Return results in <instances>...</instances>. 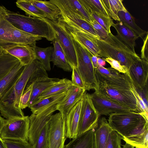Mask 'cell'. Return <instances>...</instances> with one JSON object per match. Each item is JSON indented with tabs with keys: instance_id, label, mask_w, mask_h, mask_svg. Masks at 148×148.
<instances>
[{
	"instance_id": "1",
	"label": "cell",
	"mask_w": 148,
	"mask_h": 148,
	"mask_svg": "<svg viewBox=\"0 0 148 148\" xmlns=\"http://www.w3.org/2000/svg\"><path fill=\"white\" fill-rule=\"evenodd\" d=\"M95 40L99 50L98 56L116 60L128 69L136 60L140 59L135 51L111 33L105 39L95 38Z\"/></svg>"
},
{
	"instance_id": "2",
	"label": "cell",
	"mask_w": 148,
	"mask_h": 148,
	"mask_svg": "<svg viewBox=\"0 0 148 148\" xmlns=\"http://www.w3.org/2000/svg\"><path fill=\"white\" fill-rule=\"evenodd\" d=\"M5 19L17 29L27 33L53 41L56 34L51 25L43 19L8 12Z\"/></svg>"
},
{
	"instance_id": "3",
	"label": "cell",
	"mask_w": 148,
	"mask_h": 148,
	"mask_svg": "<svg viewBox=\"0 0 148 148\" xmlns=\"http://www.w3.org/2000/svg\"><path fill=\"white\" fill-rule=\"evenodd\" d=\"M74 47L77 61V68L83 81L86 90L97 91L98 84L92 64V55L83 46L70 34Z\"/></svg>"
},
{
	"instance_id": "4",
	"label": "cell",
	"mask_w": 148,
	"mask_h": 148,
	"mask_svg": "<svg viewBox=\"0 0 148 148\" xmlns=\"http://www.w3.org/2000/svg\"><path fill=\"white\" fill-rule=\"evenodd\" d=\"M108 124L122 137L127 136L141 125L148 123L140 113L129 111L109 115Z\"/></svg>"
},
{
	"instance_id": "5",
	"label": "cell",
	"mask_w": 148,
	"mask_h": 148,
	"mask_svg": "<svg viewBox=\"0 0 148 148\" xmlns=\"http://www.w3.org/2000/svg\"><path fill=\"white\" fill-rule=\"evenodd\" d=\"M60 9L61 14L58 21L66 27L87 33L96 39H100L96 35L91 24L79 14L65 5L61 0H50Z\"/></svg>"
},
{
	"instance_id": "6",
	"label": "cell",
	"mask_w": 148,
	"mask_h": 148,
	"mask_svg": "<svg viewBox=\"0 0 148 148\" xmlns=\"http://www.w3.org/2000/svg\"><path fill=\"white\" fill-rule=\"evenodd\" d=\"M98 84V90L95 91L127 107L131 111L140 113L137 101L131 88L107 85L100 83Z\"/></svg>"
},
{
	"instance_id": "7",
	"label": "cell",
	"mask_w": 148,
	"mask_h": 148,
	"mask_svg": "<svg viewBox=\"0 0 148 148\" xmlns=\"http://www.w3.org/2000/svg\"><path fill=\"white\" fill-rule=\"evenodd\" d=\"M100 116L94 107L90 94L86 91L82 98L77 136L96 129Z\"/></svg>"
},
{
	"instance_id": "8",
	"label": "cell",
	"mask_w": 148,
	"mask_h": 148,
	"mask_svg": "<svg viewBox=\"0 0 148 148\" xmlns=\"http://www.w3.org/2000/svg\"><path fill=\"white\" fill-rule=\"evenodd\" d=\"M54 29L56 34L55 39L59 43L64 52L68 62L72 67H77L75 52L70 34L66 26L58 21H52L45 18Z\"/></svg>"
},
{
	"instance_id": "9",
	"label": "cell",
	"mask_w": 148,
	"mask_h": 148,
	"mask_svg": "<svg viewBox=\"0 0 148 148\" xmlns=\"http://www.w3.org/2000/svg\"><path fill=\"white\" fill-rule=\"evenodd\" d=\"M29 127L28 116L8 120L0 132V137L3 140L28 142Z\"/></svg>"
},
{
	"instance_id": "10",
	"label": "cell",
	"mask_w": 148,
	"mask_h": 148,
	"mask_svg": "<svg viewBox=\"0 0 148 148\" xmlns=\"http://www.w3.org/2000/svg\"><path fill=\"white\" fill-rule=\"evenodd\" d=\"M42 38L22 31L14 26L7 21L5 31L2 42V47L5 49L18 45H36V41Z\"/></svg>"
},
{
	"instance_id": "11",
	"label": "cell",
	"mask_w": 148,
	"mask_h": 148,
	"mask_svg": "<svg viewBox=\"0 0 148 148\" xmlns=\"http://www.w3.org/2000/svg\"><path fill=\"white\" fill-rule=\"evenodd\" d=\"M57 104H52L32 113L29 116L28 142L32 146L35 143L40 132L51 116L57 110Z\"/></svg>"
},
{
	"instance_id": "12",
	"label": "cell",
	"mask_w": 148,
	"mask_h": 148,
	"mask_svg": "<svg viewBox=\"0 0 148 148\" xmlns=\"http://www.w3.org/2000/svg\"><path fill=\"white\" fill-rule=\"evenodd\" d=\"M86 91L84 88L72 85L67 90L64 97L57 104L56 110L59 111L62 115L64 132L67 115L73 107L81 100Z\"/></svg>"
},
{
	"instance_id": "13",
	"label": "cell",
	"mask_w": 148,
	"mask_h": 148,
	"mask_svg": "<svg viewBox=\"0 0 148 148\" xmlns=\"http://www.w3.org/2000/svg\"><path fill=\"white\" fill-rule=\"evenodd\" d=\"M90 95L94 107L99 115L107 116L112 113L131 111L97 91Z\"/></svg>"
},
{
	"instance_id": "14",
	"label": "cell",
	"mask_w": 148,
	"mask_h": 148,
	"mask_svg": "<svg viewBox=\"0 0 148 148\" xmlns=\"http://www.w3.org/2000/svg\"><path fill=\"white\" fill-rule=\"evenodd\" d=\"M49 148H64L66 139L63 129L62 116L60 112L52 114L49 121Z\"/></svg>"
},
{
	"instance_id": "15",
	"label": "cell",
	"mask_w": 148,
	"mask_h": 148,
	"mask_svg": "<svg viewBox=\"0 0 148 148\" xmlns=\"http://www.w3.org/2000/svg\"><path fill=\"white\" fill-rule=\"evenodd\" d=\"M15 84L0 99L1 115L8 120L21 118L25 116L22 110L18 109L15 107Z\"/></svg>"
},
{
	"instance_id": "16",
	"label": "cell",
	"mask_w": 148,
	"mask_h": 148,
	"mask_svg": "<svg viewBox=\"0 0 148 148\" xmlns=\"http://www.w3.org/2000/svg\"><path fill=\"white\" fill-rule=\"evenodd\" d=\"M129 76L136 89H143L148 85V61L140 59L136 60L128 69Z\"/></svg>"
},
{
	"instance_id": "17",
	"label": "cell",
	"mask_w": 148,
	"mask_h": 148,
	"mask_svg": "<svg viewBox=\"0 0 148 148\" xmlns=\"http://www.w3.org/2000/svg\"><path fill=\"white\" fill-rule=\"evenodd\" d=\"M39 62L38 60H35L29 64L25 66L22 73L15 84V107L18 109L22 110L20 107L21 97L29 78L37 69Z\"/></svg>"
},
{
	"instance_id": "18",
	"label": "cell",
	"mask_w": 148,
	"mask_h": 148,
	"mask_svg": "<svg viewBox=\"0 0 148 148\" xmlns=\"http://www.w3.org/2000/svg\"><path fill=\"white\" fill-rule=\"evenodd\" d=\"M82 99L71 110L65 120L64 132L66 138L73 139L77 136V130Z\"/></svg>"
},
{
	"instance_id": "19",
	"label": "cell",
	"mask_w": 148,
	"mask_h": 148,
	"mask_svg": "<svg viewBox=\"0 0 148 148\" xmlns=\"http://www.w3.org/2000/svg\"><path fill=\"white\" fill-rule=\"evenodd\" d=\"M122 138L126 143L136 148H148V123L141 125L129 135Z\"/></svg>"
},
{
	"instance_id": "20",
	"label": "cell",
	"mask_w": 148,
	"mask_h": 148,
	"mask_svg": "<svg viewBox=\"0 0 148 148\" xmlns=\"http://www.w3.org/2000/svg\"><path fill=\"white\" fill-rule=\"evenodd\" d=\"M17 58L24 66L36 60L35 53L32 46L18 45L4 51Z\"/></svg>"
},
{
	"instance_id": "21",
	"label": "cell",
	"mask_w": 148,
	"mask_h": 148,
	"mask_svg": "<svg viewBox=\"0 0 148 148\" xmlns=\"http://www.w3.org/2000/svg\"><path fill=\"white\" fill-rule=\"evenodd\" d=\"M66 27L70 34L86 48L92 56H98L99 50L95 38L87 33L77 31Z\"/></svg>"
},
{
	"instance_id": "22",
	"label": "cell",
	"mask_w": 148,
	"mask_h": 148,
	"mask_svg": "<svg viewBox=\"0 0 148 148\" xmlns=\"http://www.w3.org/2000/svg\"><path fill=\"white\" fill-rule=\"evenodd\" d=\"M112 130L105 117L99 119L94 132V148H105L109 135Z\"/></svg>"
},
{
	"instance_id": "23",
	"label": "cell",
	"mask_w": 148,
	"mask_h": 148,
	"mask_svg": "<svg viewBox=\"0 0 148 148\" xmlns=\"http://www.w3.org/2000/svg\"><path fill=\"white\" fill-rule=\"evenodd\" d=\"M25 66L21 62L0 80V99L14 85L22 73Z\"/></svg>"
},
{
	"instance_id": "24",
	"label": "cell",
	"mask_w": 148,
	"mask_h": 148,
	"mask_svg": "<svg viewBox=\"0 0 148 148\" xmlns=\"http://www.w3.org/2000/svg\"><path fill=\"white\" fill-rule=\"evenodd\" d=\"M112 26L116 30V36L135 51V41L139 38L138 36L121 21L116 24L114 23Z\"/></svg>"
},
{
	"instance_id": "25",
	"label": "cell",
	"mask_w": 148,
	"mask_h": 148,
	"mask_svg": "<svg viewBox=\"0 0 148 148\" xmlns=\"http://www.w3.org/2000/svg\"><path fill=\"white\" fill-rule=\"evenodd\" d=\"M60 79L56 78H47L36 81L33 84L32 91L28 107L35 102L42 93L48 88L57 82Z\"/></svg>"
},
{
	"instance_id": "26",
	"label": "cell",
	"mask_w": 148,
	"mask_h": 148,
	"mask_svg": "<svg viewBox=\"0 0 148 148\" xmlns=\"http://www.w3.org/2000/svg\"><path fill=\"white\" fill-rule=\"evenodd\" d=\"M53 50L51 59L53 64L65 71L71 72L72 68L61 47L58 41L55 39L53 41Z\"/></svg>"
},
{
	"instance_id": "27",
	"label": "cell",
	"mask_w": 148,
	"mask_h": 148,
	"mask_svg": "<svg viewBox=\"0 0 148 148\" xmlns=\"http://www.w3.org/2000/svg\"><path fill=\"white\" fill-rule=\"evenodd\" d=\"M94 130H90L73 139L64 148H94Z\"/></svg>"
},
{
	"instance_id": "28",
	"label": "cell",
	"mask_w": 148,
	"mask_h": 148,
	"mask_svg": "<svg viewBox=\"0 0 148 148\" xmlns=\"http://www.w3.org/2000/svg\"><path fill=\"white\" fill-rule=\"evenodd\" d=\"M32 4L36 6L47 16L49 19L56 21L61 15L60 9L54 4L49 1L29 0Z\"/></svg>"
},
{
	"instance_id": "29",
	"label": "cell",
	"mask_w": 148,
	"mask_h": 148,
	"mask_svg": "<svg viewBox=\"0 0 148 148\" xmlns=\"http://www.w3.org/2000/svg\"><path fill=\"white\" fill-rule=\"evenodd\" d=\"M20 62L17 58L3 51L0 54V80Z\"/></svg>"
},
{
	"instance_id": "30",
	"label": "cell",
	"mask_w": 148,
	"mask_h": 148,
	"mask_svg": "<svg viewBox=\"0 0 148 148\" xmlns=\"http://www.w3.org/2000/svg\"><path fill=\"white\" fill-rule=\"evenodd\" d=\"M72 85L71 81L69 79L66 78L60 79L57 82L43 92L38 97L37 101L67 90Z\"/></svg>"
},
{
	"instance_id": "31",
	"label": "cell",
	"mask_w": 148,
	"mask_h": 148,
	"mask_svg": "<svg viewBox=\"0 0 148 148\" xmlns=\"http://www.w3.org/2000/svg\"><path fill=\"white\" fill-rule=\"evenodd\" d=\"M36 60H38L46 71L51 70L50 62L53 47H49L45 48L39 47L35 45L33 46Z\"/></svg>"
},
{
	"instance_id": "32",
	"label": "cell",
	"mask_w": 148,
	"mask_h": 148,
	"mask_svg": "<svg viewBox=\"0 0 148 148\" xmlns=\"http://www.w3.org/2000/svg\"><path fill=\"white\" fill-rule=\"evenodd\" d=\"M120 21L134 32L139 37L143 38L148 32L142 29L135 23V20L130 14L127 11H120L118 13Z\"/></svg>"
},
{
	"instance_id": "33",
	"label": "cell",
	"mask_w": 148,
	"mask_h": 148,
	"mask_svg": "<svg viewBox=\"0 0 148 148\" xmlns=\"http://www.w3.org/2000/svg\"><path fill=\"white\" fill-rule=\"evenodd\" d=\"M67 91H65L37 101L29 108L32 113L50 105L57 104L64 97Z\"/></svg>"
},
{
	"instance_id": "34",
	"label": "cell",
	"mask_w": 148,
	"mask_h": 148,
	"mask_svg": "<svg viewBox=\"0 0 148 148\" xmlns=\"http://www.w3.org/2000/svg\"><path fill=\"white\" fill-rule=\"evenodd\" d=\"M16 3L18 8L30 16L43 19L47 18V15L32 4L29 0H18Z\"/></svg>"
},
{
	"instance_id": "35",
	"label": "cell",
	"mask_w": 148,
	"mask_h": 148,
	"mask_svg": "<svg viewBox=\"0 0 148 148\" xmlns=\"http://www.w3.org/2000/svg\"><path fill=\"white\" fill-rule=\"evenodd\" d=\"M106 10L109 16L114 20L120 21L118 16L120 11H127L122 0H102Z\"/></svg>"
},
{
	"instance_id": "36",
	"label": "cell",
	"mask_w": 148,
	"mask_h": 148,
	"mask_svg": "<svg viewBox=\"0 0 148 148\" xmlns=\"http://www.w3.org/2000/svg\"><path fill=\"white\" fill-rule=\"evenodd\" d=\"M61 1L66 7L90 24L92 22L90 16L79 0H61Z\"/></svg>"
},
{
	"instance_id": "37",
	"label": "cell",
	"mask_w": 148,
	"mask_h": 148,
	"mask_svg": "<svg viewBox=\"0 0 148 148\" xmlns=\"http://www.w3.org/2000/svg\"><path fill=\"white\" fill-rule=\"evenodd\" d=\"M79 1L89 14L91 12H96L102 14L108 17H110L106 10L102 0Z\"/></svg>"
},
{
	"instance_id": "38",
	"label": "cell",
	"mask_w": 148,
	"mask_h": 148,
	"mask_svg": "<svg viewBox=\"0 0 148 148\" xmlns=\"http://www.w3.org/2000/svg\"><path fill=\"white\" fill-rule=\"evenodd\" d=\"M49 140L48 121L40 132L35 143L32 146L33 148H49Z\"/></svg>"
},
{
	"instance_id": "39",
	"label": "cell",
	"mask_w": 148,
	"mask_h": 148,
	"mask_svg": "<svg viewBox=\"0 0 148 148\" xmlns=\"http://www.w3.org/2000/svg\"><path fill=\"white\" fill-rule=\"evenodd\" d=\"M89 14L92 21L93 20L96 21L109 34L111 33L110 27L114 22L110 17H108L102 14L96 12H91Z\"/></svg>"
},
{
	"instance_id": "40",
	"label": "cell",
	"mask_w": 148,
	"mask_h": 148,
	"mask_svg": "<svg viewBox=\"0 0 148 148\" xmlns=\"http://www.w3.org/2000/svg\"><path fill=\"white\" fill-rule=\"evenodd\" d=\"M122 137L116 132L112 130L109 135L105 148H122Z\"/></svg>"
},
{
	"instance_id": "41",
	"label": "cell",
	"mask_w": 148,
	"mask_h": 148,
	"mask_svg": "<svg viewBox=\"0 0 148 148\" xmlns=\"http://www.w3.org/2000/svg\"><path fill=\"white\" fill-rule=\"evenodd\" d=\"M33 84L25 88L21 97L20 107L21 109L28 107L32 91Z\"/></svg>"
},
{
	"instance_id": "42",
	"label": "cell",
	"mask_w": 148,
	"mask_h": 148,
	"mask_svg": "<svg viewBox=\"0 0 148 148\" xmlns=\"http://www.w3.org/2000/svg\"><path fill=\"white\" fill-rule=\"evenodd\" d=\"M7 148H33L28 142L3 139Z\"/></svg>"
},
{
	"instance_id": "43",
	"label": "cell",
	"mask_w": 148,
	"mask_h": 148,
	"mask_svg": "<svg viewBox=\"0 0 148 148\" xmlns=\"http://www.w3.org/2000/svg\"><path fill=\"white\" fill-rule=\"evenodd\" d=\"M105 61L109 63L112 68L120 73L123 74L127 73L129 75L128 69L126 67L122 65L118 61L111 58L103 59Z\"/></svg>"
},
{
	"instance_id": "44",
	"label": "cell",
	"mask_w": 148,
	"mask_h": 148,
	"mask_svg": "<svg viewBox=\"0 0 148 148\" xmlns=\"http://www.w3.org/2000/svg\"><path fill=\"white\" fill-rule=\"evenodd\" d=\"M71 82L73 85L85 89L84 86L82 77L77 68H72Z\"/></svg>"
},
{
	"instance_id": "45",
	"label": "cell",
	"mask_w": 148,
	"mask_h": 148,
	"mask_svg": "<svg viewBox=\"0 0 148 148\" xmlns=\"http://www.w3.org/2000/svg\"><path fill=\"white\" fill-rule=\"evenodd\" d=\"M97 36L101 39H105L108 37L109 34L96 21L93 20L91 23Z\"/></svg>"
},
{
	"instance_id": "46",
	"label": "cell",
	"mask_w": 148,
	"mask_h": 148,
	"mask_svg": "<svg viewBox=\"0 0 148 148\" xmlns=\"http://www.w3.org/2000/svg\"><path fill=\"white\" fill-rule=\"evenodd\" d=\"M144 39V43L141 50V58L148 61V32Z\"/></svg>"
},
{
	"instance_id": "47",
	"label": "cell",
	"mask_w": 148,
	"mask_h": 148,
	"mask_svg": "<svg viewBox=\"0 0 148 148\" xmlns=\"http://www.w3.org/2000/svg\"><path fill=\"white\" fill-rule=\"evenodd\" d=\"M136 91L140 96L146 107L148 108V85L142 90L136 89Z\"/></svg>"
},
{
	"instance_id": "48",
	"label": "cell",
	"mask_w": 148,
	"mask_h": 148,
	"mask_svg": "<svg viewBox=\"0 0 148 148\" xmlns=\"http://www.w3.org/2000/svg\"><path fill=\"white\" fill-rule=\"evenodd\" d=\"M8 12L4 7L0 5V21L5 19Z\"/></svg>"
},
{
	"instance_id": "49",
	"label": "cell",
	"mask_w": 148,
	"mask_h": 148,
	"mask_svg": "<svg viewBox=\"0 0 148 148\" xmlns=\"http://www.w3.org/2000/svg\"><path fill=\"white\" fill-rule=\"evenodd\" d=\"M98 56H92L91 60L93 67L95 69H96L98 66L97 59Z\"/></svg>"
},
{
	"instance_id": "50",
	"label": "cell",
	"mask_w": 148,
	"mask_h": 148,
	"mask_svg": "<svg viewBox=\"0 0 148 148\" xmlns=\"http://www.w3.org/2000/svg\"><path fill=\"white\" fill-rule=\"evenodd\" d=\"M8 120L0 116V133L3 127L6 124Z\"/></svg>"
},
{
	"instance_id": "51",
	"label": "cell",
	"mask_w": 148,
	"mask_h": 148,
	"mask_svg": "<svg viewBox=\"0 0 148 148\" xmlns=\"http://www.w3.org/2000/svg\"><path fill=\"white\" fill-rule=\"evenodd\" d=\"M97 64L98 66H103L106 64V61L103 58L98 57L97 59Z\"/></svg>"
},
{
	"instance_id": "52",
	"label": "cell",
	"mask_w": 148,
	"mask_h": 148,
	"mask_svg": "<svg viewBox=\"0 0 148 148\" xmlns=\"http://www.w3.org/2000/svg\"><path fill=\"white\" fill-rule=\"evenodd\" d=\"M0 148H7L3 139L0 137Z\"/></svg>"
},
{
	"instance_id": "53",
	"label": "cell",
	"mask_w": 148,
	"mask_h": 148,
	"mask_svg": "<svg viewBox=\"0 0 148 148\" xmlns=\"http://www.w3.org/2000/svg\"><path fill=\"white\" fill-rule=\"evenodd\" d=\"M123 145L125 147V148H134V147L133 146L127 143H126Z\"/></svg>"
},
{
	"instance_id": "54",
	"label": "cell",
	"mask_w": 148,
	"mask_h": 148,
	"mask_svg": "<svg viewBox=\"0 0 148 148\" xmlns=\"http://www.w3.org/2000/svg\"><path fill=\"white\" fill-rule=\"evenodd\" d=\"M122 148H125V147L123 145V147Z\"/></svg>"
},
{
	"instance_id": "55",
	"label": "cell",
	"mask_w": 148,
	"mask_h": 148,
	"mask_svg": "<svg viewBox=\"0 0 148 148\" xmlns=\"http://www.w3.org/2000/svg\"><path fill=\"white\" fill-rule=\"evenodd\" d=\"M2 51H0V54L2 52Z\"/></svg>"
}]
</instances>
